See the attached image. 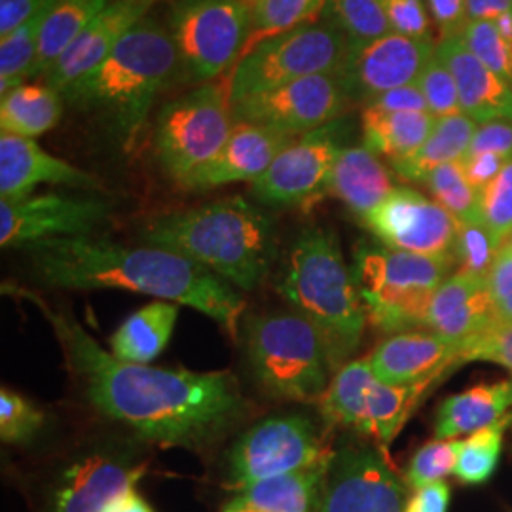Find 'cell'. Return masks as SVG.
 <instances>
[{
    "mask_svg": "<svg viewBox=\"0 0 512 512\" xmlns=\"http://www.w3.org/2000/svg\"><path fill=\"white\" fill-rule=\"evenodd\" d=\"M37 281L71 291L114 289L147 294L202 311L236 338L245 298L219 275L186 256L154 245L131 247L109 239H50L25 249Z\"/></svg>",
    "mask_w": 512,
    "mask_h": 512,
    "instance_id": "obj_2",
    "label": "cell"
},
{
    "mask_svg": "<svg viewBox=\"0 0 512 512\" xmlns=\"http://www.w3.org/2000/svg\"><path fill=\"white\" fill-rule=\"evenodd\" d=\"M245 2H247V4H249V6H251V4H253V2H255V0H245Z\"/></svg>",
    "mask_w": 512,
    "mask_h": 512,
    "instance_id": "obj_57",
    "label": "cell"
},
{
    "mask_svg": "<svg viewBox=\"0 0 512 512\" xmlns=\"http://www.w3.org/2000/svg\"><path fill=\"white\" fill-rule=\"evenodd\" d=\"M330 456L308 469L253 484L228 503L255 512H319Z\"/></svg>",
    "mask_w": 512,
    "mask_h": 512,
    "instance_id": "obj_27",
    "label": "cell"
},
{
    "mask_svg": "<svg viewBox=\"0 0 512 512\" xmlns=\"http://www.w3.org/2000/svg\"><path fill=\"white\" fill-rule=\"evenodd\" d=\"M512 414V378L480 384L440 404L435 439H458L505 420Z\"/></svg>",
    "mask_w": 512,
    "mask_h": 512,
    "instance_id": "obj_28",
    "label": "cell"
},
{
    "mask_svg": "<svg viewBox=\"0 0 512 512\" xmlns=\"http://www.w3.org/2000/svg\"><path fill=\"white\" fill-rule=\"evenodd\" d=\"M475 361L495 363L512 372V325L499 323L461 349V365Z\"/></svg>",
    "mask_w": 512,
    "mask_h": 512,
    "instance_id": "obj_45",
    "label": "cell"
},
{
    "mask_svg": "<svg viewBox=\"0 0 512 512\" xmlns=\"http://www.w3.org/2000/svg\"><path fill=\"white\" fill-rule=\"evenodd\" d=\"M416 86L425 97L429 114H433L437 120L461 112L456 80L448 71V67L440 61L437 52L423 67L420 78L416 80Z\"/></svg>",
    "mask_w": 512,
    "mask_h": 512,
    "instance_id": "obj_42",
    "label": "cell"
},
{
    "mask_svg": "<svg viewBox=\"0 0 512 512\" xmlns=\"http://www.w3.org/2000/svg\"><path fill=\"white\" fill-rule=\"evenodd\" d=\"M454 272L440 258L359 241L353 249L351 274L368 323L387 336L423 329L429 302L440 283Z\"/></svg>",
    "mask_w": 512,
    "mask_h": 512,
    "instance_id": "obj_7",
    "label": "cell"
},
{
    "mask_svg": "<svg viewBox=\"0 0 512 512\" xmlns=\"http://www.w3.org/2000/svg\"><path fill=\"white\" fill-rule=\"evenodd\" d=\"M147 442L133 435L99 437L78 444L55 461L40 490V512H105L145 476Z\"/></svg>",
    "mask_w": 512,
    "mask_h": 512,
    "instance_id": "obj_8",
    "label": "cell"
},
{
    "mask_svg": "<svg viewBox=\"0 0 512 512\" xmlns=\"http://www.w3.org/2000/svg\"><path fill=\"white\" fill-rule=\"evenodd\" d=\"M363 107L387 110V112H429L425 97L416 84L401 86L370 99Z\"/></svg>",
    "mask_w": 512,
    "mask_h": 512,
    "instance_id": "obj_51",
    "label": "cell"
},
{
    "mask_svg": "<svg viewBox=\"0 0 512 512\" xmlns=\"http://www.w3.org/2000/svg\"><path fill=\"white\" fill-rule=\"evenodd\" d=\"M482 220L503 245L512 238V158L482 192Z\"/></svg>",
    "mask_w": 512,
    "mask_h": 512,
    "instance_id": "obj_44",
    "label": "cell"
},
{
    "mask_svg": "<svg viewBox=\"0 0 512 512\" xmlns=\"http://www.w3.org/2000/svg\"><path fill=\"white\" fill-rule=\"evenodd\" d=\"M167 29L186 71L207 84L236 67L251 33V6L245 0H175Z\"/></svg>",
    "mask_w": 512,
    "mask_h": 512,
    "instance_id": "obj_13",
    "label": "cell"
},
{
    "mask_svg": "<svg viewBox=\"0 0 512 512\" xmlns=\"http://www.w3.org/2000/svg\"><path fill=\"white\" fill-rule=\"evenodd\" d=\"M147 245L198 262L241 291H253L277 256L274 220L241 196L158 215L141 228Z\"/></svg>",
    "mask_w": 512,
    "mask_h": 512,
    "instance_id": "obj_4",
    "label": "cell"
},
{
    "mask_svg": "<svg viewBox=\"0 0 512 512\" xmlns=\"http://www.w3.org/2000/svg\"><path fill=\"white\" fill-rule=\"evenodd\" d=\"M408 486L378 444L346 440L332 448L319 512H403Z\"/></svg>",
    "mask_w": 512,
    "mask_h": 512,
    "instance_id": "obj_15",
    "label": "cell"
},
{
    "mask_svg": "<svg viewBox=\"0 0 512 512\" xmlns=\"http://www.w3.org/2000/svg\"><path fill=\"white\" fill-rule=\"evenodd\" d=\"M109 217V203L90 196L31 194L19 200H0V245L27 249L50 239L93 236Z\"/></svg>",
    "mask_w": 512,
    "mask_h": 512,
    "instance_id": "obj_18",
    "label": "cell"
},
{
    "mask_svg": "<svg viewBox=\"0 0 512 512\" xmlns=\"http://www.w3.org/2000/svg\"><path fill=\"white\" fill-rule=\"evenodd\" d=\"M463 40L467 48L497 76H501L507 84L511 78V57L505 40L501 37L494 21H469Z\"/></svg>",
    "mask_w": 512,
    "mask_h": 512,
    "instance_id": "obj_43",
    "label": "cell"
},
{
    "mask_svg": "<svg viewBox=\"0 0 512 512\" xmlns=\"http://www.w3.org/2000/svg\"><path fill=\"white\" fill-rule=\"evenodd\" d=\"M499 323L512 325V245L505 243L486 277Z\"/></svg>",
    "mask_w": 512,
    "mask_h": 512,
    "instance_id": "obj_47",
    "label": "cell"
},
{
    "mask_svg": "<svg viewBox=\"0 0 512 512\" xmlns=\"http://www.w3.org/2000/svg\"><path fill=\"white\" fill-rule=\"evenodd\" d=\"M450 499V486L439 480L414 490V494L406 499L403 512H448Z\"/></svg>",
    "mask_w": 512,
    "mask_h": 512,
    "instance_id": "obj_53",
    "label": "cell"
},
{
    "mask_svg": "<svg viewBox=\"0 0 512 512\" xmlns=\"http://www.w3.org/2000/svg\"><path fill=\"white\" fill-rule=\"evenodd\" d=\"M296 137L249 122H236L219 154L179 184L190 192H207L234 183H255Z\"/></svg>",
    "mask_w": 512,
    "mask_h": 512,
    "instance_id": "obj_21",
    "label": "cell"
},
{
    "mask_svg": "<svg viewBox=\"0 0 512 512\" xmlns=\"http://www.w3.org/2000/svg\"><path fill=\"white\" fill-rule=\"evenodd\" d=\"M158 0H114L109 8L74 38L59 55L42 80L50 88L63 92L74 80L95 69L129 33L150 16Z\"/></svg>",
    "mask_w": 512,
    "mask_h": 512,
    "instance_id": "obj_22",
    "label": "cell"
},
{
    "mask_svg": "<svg viewBox=\"0 0 512 512\" xmlns=\"http://www.w3.org/2000/svg\"><path fill=\"white\" fill-rule=\"evenodd\" d=\"M509 243H511V245H512V239H511V241H509Z\"/></svg>",
    "mask_w": 512,
    "mask_h": 512,
    "instance_id": "obj_58",
    "label": "cell"
},
{
    "mask_svg": "<svg viewBox=\"0 0 512 512\" xmlns=\"http://www.w3.org/2000/svg\"><path fill=\"white\" fill-rule=\"evenodd\" d=\"M435 385L385 384L366 357L353 359L332 376L319 412L325 423L349 427L387 452Z\"/></svg>",
    "mask_w": 512,
    "mask_h": 512,
    "instance_id": "obj_11",
    "label": "cell"
},
{
    "mask_svg": "<svg viewBox=\"0 0 512 512\" xmlns=\"http://www.w3.org/2000/svg\"><path fill=\"white\" fill-rule=\"evenodd\" d=\"M469 21H497L512 12V0H465Z\"/></svg>",
    "mask_w": 512,
    "mask_h": 512,
    "instance_id": "obj_54",
    "label": "cell"
},
{
    "mask_svg": "<svg viewBox=\"0 0 512 512\" xmlns=\"http://www.w3.org/2000/svg\"><path fill=\"white\" fill-rule=\"evenodd\" d=\"M435 124L437 118L429 112H387L363 107V145L395 164L420 150Z\"/></svg>",
    "mask_w": 512,
    "mask_h": 512,
    "instance_id": "obj_30",
    "label": "cell"
},
{
    "mask_svg": "<svg viewBox=\"0 0 512 512\" xmlns=\"http://www.w3.org/2000/svg\"><path fill=\"white\" fill-rule=\"evenodd\" d=\"M433 38L389 33L385 37L349 42L340 80L353 103H368L382 93L416 84L423 67L435 55Z\"/></svg>",
    "mask_w": 512,
    "mask_h": 512,
    "instance_id": "obj_19",
    "label": "cell"
},
{
    "mask_svg": "<svg viewBox=\"0 0 512 512\" xmlns=\"http://www.w3.org/2000/svg\"><path fill=\"white\" fill-rule=\"evenodd\" d=\"M220 512H255L251 511V509H241V507H234V505H230V503H226V507L222 509Z\"/></svg>",
    "mask_w": 512,
    "mask_h": 512,
    "instance_id": "obj_56",
    "label": "cell"
},
{
    "mask_svg": "<svg viewBox=\"0 0 512 512\" xmlns=\"http://www.w3.org/2000/svg\"><path fill=\"white\" fill-rule=\"evenodd\" d=\"M366 359L385 384H440L461 366V346L431 330H406L387 336Z\"/></svg>",
    "mask_w": 512,
    "mask_h": 512,
    "instance_id": "obj_20",
    "label": "cell"
},
{
    "mask_svg": "<svg viewBox=\"0 0 512 512\" xmlns=\"http://www.w3.org/2000/svg\"><path fill=\"white\" fill-rule=\"evenodd\" d=\"M503 243L484 222H459L454 243V272L488 277Z\"/></svg>",
    "mask_w": 512,
    "mask_h": 512,
    "instance_id": "obj_39",
    "label": "cell"
},
{
    "mask_svg": "<svg viewBox=\"0 0 512 512\" xmlns=\"http://www.w3.org/2000/svg\"><path fill=\"white\" fill-rule=\"evenodd\" d=\"M44 315L86 401L129 435L160 448L205 452L247 418L251 404L230 370L190 372L128 363L95 342L71 311L40 294L4 283Z\"/></svg>",
    "mask_w": 512,
    "mask_h": 512,
    "instance_id": "obj_1",
    "label": "cell"
},
{
    "mask_svg": "<svg viewBox=\"0 0 512 512\" xmlns=\"http://www.w3.org/2000/svg\"><path fill=\"white\" fill-rule=\"evenodd\" d=\"M40 184L97 190L101 184L88 171L78 169L38 145L35 139L0 135V198L19 200Z\"/></svg>",
    "mask_w": 512,
    "mask_h": 512,
    "instance_id": "obj_24",
    "label": "cell"
},
{
    "mask_svg": "<svg viewBox=\"0 0 512 512\" xmlns=\"http://www.w3.org/2000/svg\"><path fill=\"white\" fill-rule=\"evenodd\" d=\"M427 8L439 27L440 37L463 35L469 23L465 0H427Z\"/></svg>",
    "mask_w": 512,
    "mask_h": 512,
    "instance_id": "obj_49",
    "label": "cell"
},
{
    "mask_svg": "<svg viewBox=\"0 0 512 512\" xmlns=\"http://www.w3.org/2000/svg\"><path fill=\"white\" fill-rule=\"evenodd\" d=\"M353 105L338 74H317L253 93L232 105L236 122H249L291 137L306 135L344 118Z\"/></svg>",
    "mask_w": 512,
    "mask_h": 512,
    "instance_id": "obj_16",
    "label": "cell"
},
{
    "mask_svg": "<svg viewBox=\"0 0 512 512\" xmlns=\"http://www.w3.org/2000/svg\"><path fill=\"white\" fill-rule=\"evenodd\" d=\"M499 154L507 160L512 158V116H501V118H492L486 122H480L476 126L475 137L471 148L465 156L469 154Z\"/></svg>",
    "mask_w": 512,
    "mask_h": 512,
    "instance_id": "obj_48",
    "label": "cell"
},
{
    "mask_svg": "<svg viewBox=\"0 0 512 512\" xmlns=\"http://www.w3.org/2000/svg\"><path fill=\"white\" fill-rule=\"evenodd\" d=\"M421 184L458 222H484L482 194L467 181L461 162L439 165Z\"/></svg>",
    "mask_w": 512,
    "mask_h": 512,
    "instance_id": "obj_36",
    "label": "cell"
},
{
    "mask_svg": "<svg viewBox=\"0 0 512 512\" xmlns=\"http://www.w3.org/2000/svg\"><path fill=\"white\" fill-rule=\"evenodd\" d=\"M348 133V120L338 118L296 137L251 184L253 198L270 207H310L325 198L332 165L346 147Z\"/></svg>",
    "mask_w": 512,
    "mask_h": 512,
    "instance_id": "obj_14",
    "label": "cell"
},
{
    "mask_svg": "<svg viewBox=\"0 0 512 512\" xmlns=\"http://www.w3.org/2000/svg\"><path fill=\"white\" fill-rule=\"evenodd\" d=\"M112 2L114 0H55L54 8L42 27L33 80H42L74 38L99 14H103Z\"/></svg>",
    "mask_w": 512,
    "mask_h": 512,
    "instance_id": "obj_33",
    "label": "cell"
},
{
    "mask_svg": "<svg viewBox=\"0 0 512 512\" xmlns=\"http://www.w3.org/2000/svg\"><path fill=\"white\" fill-rule=\"evenodd\" d=\"M234 126L230 80L207 82L160 110L154 156L165 175L181 184L219 154Z\"/></svg>",
    "mask_w": 512,
    "mask_h": 512,
    "instance_id": "obj_9",
    "label": "cell"
},
{
    "mask_svg": "<svg viewBox=\"0 0 512 512\" xmlns=\"http://www.w3.org/2000/svg\"><path fill=\"white\" fill-rule=\"evenodd\" d=\"M245 355L256 385L277 401L319 403L334 376L319 332L296 311L251 317Z\"/></svg>",
    "mask_w": 512,
    "mask_h": 512,
    "instance_id": "obj_6",
    "label": "cell"
},
{
    "mask_svg": "<svg viewBox=\"0 0 512 512\" xmlns=\"http://www.w3.org/2000/svg\"><path fill=\"white\" fill-rule=\"evenodd\" d=\"M179 308L175 302L154 300L131 313L110 336L112 355L137 365H148L158 359L173 336Z\"/></svg>",
    "mask_w": 512,
    "mask_h": 512,
    "instance_id": "obj_29",
    "label": "cell"
},
{
    "mask_svg": "<svg viewBox=\"0 0 512 512\" xmlns=\"http://www.w3.org/2000/svg\"><path fill=\"white\" fill-rule=\"evenodd\" d=\"M179 63L169 29L147 16L95 69L61 93L65 105L92 114L118 147L133 154L150 110L171 84Z\"/></svg>",
    "mask_w": 512,
    "mask_h": 512,
    "instance_id": "obj_3",
    "label": "cell"
},
{
    "mask_svg": "<svg viewBox=\"0 0 512 512\" xmlns=\"http://www.w3.org/2000/svg\"><path fill=\"white\" fill-rule=\"evenodd\" d=\"M44 412L19 395L2 387L0 391V439L6 444H31L44 427Z\"/></svg>",
    "mask_w": 512,
    "mask_h": 512,
    "instance_id": "obj_41",
    "label": "cell"
},
{
    "mask_svg": "<svg viewBox=\"0 0 512 512\" xmlns=\"http://www.w3.org/2000/svg\"><path fill=\"white\" fill-rule=\"evenodd\" d=\"M509 160L499 156V154H490V152H482V154H469L461 160L463 173L467 177V181L475 186L476 190L482 194L495 177L501 173V169L505 167Z\"/></svg>",
    "mask_w": 512,
    "mask_h": 512,
    "instance_id": "obj_50",
    "label": "cell"
},
{
    "mask_svg": "<svg viewBox=\"0 0 512 512\" xmlns=\"http://www.w3.org/2000/svg\"><path fill=\"white\" fill-rule=\"evenodd\" d=\"M391 31L403 37L431 38L429 10L423 0H380Z\"/></svg>",
    "mask_w": 512,
    "mask_h": 512,
    "instance_id": "obj_46",
    "label": "cell"
},
{
    "mask_svg": "<svg viewBox=\"0 0 512 512\" xmlns=\"http://www.w3.org/2000/svg\"><path fill=\"white\" fill-rule=\"evenodd\" d=\"M509 425H512V414H509L505 420L494 423L490 427H484L473 435H469V439L463 440L458 465L454 471L459 482L478 486L492 478L501 459L503 439Z\"/></svg>",
    "mask_w": 512,
    "mask_h": 512,
    "instance_id": "obj_37",
    "label": "cell"
},
{
    "mask_svg": "<svg viewBox=\"0 0 512 512\" xmlns=\"http://www.w3.org/2000/svg\"><path fill=\"white\" fill-rule=\"evenodd\" d=\"M63 109L65 99L59 90L44 82H25L0 97V131L37 139L59 124Z\"/></svg>",
    "mask_w": 512,
    "mask_h": 512,
    "instance_id": "obj_31",
    "label": "cell"
},
{
    "mask_svg": "<svg viewBox=\"0 0 512 512\" xmlns=\"http://www.w3.org/2000/svg\"><path fill=\"white\" fill-rule=\"evenodd\" d=\"M461 446L463 440L459 439H435L421 446L404 471L406 486L418 490L454 473Z\"/></svg>",
    "mask_w": 512,
    "mask_h": 512,
    "instance_id": "obj_40",
    "label": "cell"
},
{
    "mask_svg": "<svg viewBox=\"0 0 512 512\" xmlns=\"http://www.w3.org/2000/svg\"><path fill=\"white\" fill-rule=\"evenodd\" d=\"M363 224L385 247L452 264L459 222L442 205L414 188L397 186L366 215Z\"/></svg>",
    "mask_w": 512,
    "mask_h": 512,
    "instance_id": "obj_17",
    "label": "cell"
},
{
    "mask_svg": "<svg viewBox=\"0 0 512 512\" xmlns=\"http://www.w3.org/2000/svg\"><path fill=\"white\" fill-rule=\"evenodd\" d=\"M348 48V37L325 19L268 38L241 55L228 76L232 105L300 78L338 74Z\"/></svg>",
    "mask_w": 512,
    "mask_h": 512,
    "instance_id": "obj_10",
    "label": "cell"
},
{
    "mask_svg": "<svg viewBox=\"0 0 512 512\" xmlns=\"http://www.w3.org/2000/svg\"><path fill=\"white\" fill-rule=\"evenodd\" d=\"M475 120L463 112L439 118L427 141L406 160L395 162V173L408 183H420L439 165L461 162L469 152L476 131Z\"/></svg>",
    "mask_w": 512,
    "mask_h": 512,
    "instance_id": "obj_32",
    "label": "cell"
},
{
    "mask_svg": "<svg viewBox=\"0 0 512 512\" xmlns=\"http://www.w3.org/2000/svg\"><path fill=\"white\" fill-rule=\"evenodd\" d=\"M499 325L486 277L452 272L433 294L423 329L465 348Z\"/></svg>",
    "mask_w": 512,
    "mask_h": 512,
    "instance_id": "obj_23",
    "label": "cell"
},
{
    "mask_svg": "<svg viewBox=\"0 0 512 512\" xmlns=\"http://www.w3.org/2000/svg\"><path fill=\"white\" fill-rule=\"evenodd\" d=\"M105 512H154L147 501L135 490L118 497Z\"/></svg>",
    "mask_w": 512,
    "mask_h": 512,
    "instance_id": "obj_55",
    "label": "cell"
},
{
    "mask_svg": "<svg viewBox=\"0 0 512 512\" xmlns=\"http://www.w3.org/2000/svg\"><path fill=\"white\" fill-rule=\"evenodd\" d=\"M54 0H0V38L38 16Z\"/></svg>",
    "mask_w": 512,
    "mask_h": 512,
    "instance_id": "obj_52",
    "label": "cell"
},
{
    "mask_svg": "<svg viewBox=\"0 0 512 512\" xmlns=\"http://www.w3.org/2000/svg\"><path fill=\"white\" fill-rule=\"evenodd\" d=\"M327 2L329 0H255L251 4V33L243 54L268 38L321 19Z\"/></svg>",
    "mask_w": 512,
    "mask_h": 512,
    "instance_id": "obj_35",
    "label": "cell"
},
{
    "mask_svg": "<svg viewBox=\"0 0 512 512\" xmlns=\"http://www.w3.org/2000/svg\"><path fill=\"white\" fill-rule=\"evenodd\" d=\"M54 4L55 0L14 33L0 38V97L33 78L37 67L42 27Z\"/></svg>",
    "mask_w": 512,
    "mask_h": 512,
    "instance_id": "obj_34",
    "label": "cell"
},
{
    "mask_svg": "<svg viewBox=\"0 0 512 512\" xmlns=\"http://www.w3.org/2000/svg\"><path fill=\"white\" fill-rule=\"evenodd\" d=\"M435 52L458 86L461 112L476 124L512 116V88L490 71L465 44L463 37H440Z\"/></svg>",
    "mask_w": 512,
    "mask_h": 512,
    "instance_id": "obj_25",
    "label": "cell"
},
{
    "mask_svg": "<svg viewBox=\"0 0 512 512\" xmlns=\"http://www.w3.org/2000/svg\"><path fill=\"white\" fill-rule=\"evenodd\" d=\"M332 448L321 425L304 412L275 414L239 435L226 456V484L241 492L262 480L289 475L329 458Z\"/></svg>",
    "mask_w": 512,
    "mask_h": 512,
    "instance_id": "obj_12",
    "label": "cell"
},
{
    "mask_svg": "<svg viewBox=\"0 0 512 512\" xmlns=\"http://www.w3.org/2000/svg\"><path fill=\"white\" fill-rule=\"evenodd\" d=\"M321 19L340 29L349 42H363L393 33L380 0H329Z\"/></svg>",
    "mask_w": 512,
    "mask_h": 512,
    "instance_id": "obj_38",
    "label": "cell"
},
{
    "mask_svg": "<svg viewBox=\"0 0 512 512\" xmlns=\"http://www.w3.org/2000/svg\"><path fill=\"white\" fill-rule=\"evenodd\" d=\"M275 289L317 329L332 374L353 361L368 319L351 266L330 228L308 226L296 236Z\"/></svg>",
    "mask_w": 512,
    "mask_h": 512,
    "instance_id": "obj_5",
    "label": "cell"
},
{
    "mask_svg": "<svg viewBox=\"0 0 512 512\" xmlns=\"http://www.w3.org/2000/svg\"><path fill=\"white\" fill-rule=\"evenodd\" d=\"M395 188L391 171L380 156L365 145H353L340 150L330 171L325 196L344 203L355 217L363 220Z\"/></svg>",
    "mask_w": 512,
    "mask_h": 512,
    "instance_id": "obj_26",
    "label": "cell"
}]
</instances>
